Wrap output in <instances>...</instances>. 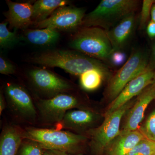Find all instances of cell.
Returning a JSON list of instances; mask_svg holds the SVG:
<instances>
[{
	"label": "cell",
	"mask_w": 155,
	"mask_h": 155,
	"mask_svg": "<svg viewBox=\"0 0 155 155\" xmlns=\"http://www.w3.org/2000/svg\"><path fill=\"white\" fill-rule=\"evenodd\" d=\"M6 2L9 10L6 16L11 27L25 29L33 24V4L30 2H16L8 0Z\"/></svg>",
	"instance_id": "14"
},
{
	"label": "cell",
	"mask_w": 155,
	"mask_h": 155,
	"mask_svg": "<svg viewBox=\"0 0 155 155\" xmlns=\"http://www.w3.org/2000/svg\"><path fill=\"white\" fill-rule=\"evenodd\" d=\"M154 71L147 68L130 81L110 104L105 114L110 115L138 96L150 84L153 83Z\"/></svg>",
	"instance_id": "11"
},
{
	"label": "cell",
	"mask_w": 155,
	"mask_h": 155,
	"mask_svg": "<svg viewBox=\"0 0 155 155\" xmlns=\"http://www.w3.org/2000/svg\"><path fill=\"white\" fill-rule=\"evenodd\" d=\"M152 141L143 140L135 146L127 155H152Z\"/></svg>",
	"instance_id": "24"
},
{
	"label": "cell",
	"mask_w": 155,
	"mask_h": 155,
	"mask_svg": "<svg viewBox=\"0 0 155 155\" xmlns=\"http://www.w3.org/2000/svg\"><path fill=\"white\" fill-rule=\"evenodd\" d=\"M3 92L7 106L16 119L31 125L37 122L35 103L26 89L20 84L9 82L5 84Z\"/></svg>",
	"instance_id": "5"
},
{
	"label": "cell",
	"mask_w": 155,
	"mask_h": 155,
	"mask_svg": "<svg viewBox=\"0 0 155 155\" xmlns=\"http://www.w3.org/2000/svg\"><path fill=\"white\" fill-rule=\"evenodd\" d=\"M155 99V84L153 83L145 88L133 104L127 116L121 132L138 130L140 124L144 118L145 112L151 102Z\"/></svg>",
	"instance_id": "12"
},
{
	"label": "cell",
	"mask_w": 155,
	"mask_h": 155,
	"mask_svg": "<svg viewBox=\"0 0 155 155\" xmlns=\"http://www.w3.org/2000/svg\"><path fill=\"white\" fill-rule=\"evenodd\" d=\"M22 128L15 125L4 127L0 137V155H16L22 142Z\"/></svg>",
	"instance_id": "17"
},
{
	"label": "cell",
	"mask_w": 155,
	"mask_h": 155,
	"mask_svg": "<svg viewBox=\"0 0 155 155\" xmlns=\"http://www.w3.org/2000/svg\"><path fill=\"white\" fill-rule=\"evenodd\" d=\"M153 83L155 84V70L154 71Z\"/></svg>",
	"instance_id": "34"
},
{
	"label": "cell",
	"mask_w": 155,
	"mask_h": 155,
	"mask_svg": "<svg viewBox=\"0 0 155 155\" xmlns=\"http://www.w3.org/2000/svg\"><path fill=\"white\" fill-rule=\"evenodd\" d=\"M16 68L8 60L0 57V73L3 75H13L16 73Z\"/></svg>",
	"instance_id": "26"
},
{
	"label": "cell",
	"mask_w": 155,
	"mask_h": 155,
	"mask_svg": "<svg viewBox=\"0 0 155 155\" xmlns=\"http://www.w3.org/2000/svg\"><path fill=\"white\" fill-rule=\"evenodd\" d=\"M132 104L133 101H130L112 114L105 116L102 124L93 130L91 132L93 141L97 148L105 150L120 134L122 118Z\"/></svg>",
	"instance_id": "10"
},
{
	"label": "cell",
	"mask_w": 155,
	"mask_h": 155,
	"mask_svg": "<svg viewBox=\"0 0 155 155\" xmlns=\"http://www.w3.org/2000/svg\"><path fill=\"white\" fill-rule=\"evenodd\" d=\"M66 152L58 150L45 149L42 155H69Z\"/></svg>",
	"instance_id": "30"
},
{
	"label": "cell",
	"mask_w": 155,
	"mask_h": 155,
	"mask_svg": "<svg viewBox=\"0 0 155 155\" xmlns=\"http://www.w3.org/2000/svg\"><path fill=\"white\" fill-rule=\"evenodd\" d=\"M22 131L23 138L37 142L45 149L68 153L75 152L87 140L86 135L67 130L27 127L22 128Z\"/></svg>",
	"instance_id": "3"
},
{
	"label": "cell",
	"mask_w": 155,
	"mask_h": 155,
	"mask_svg": "<svg viewBox=\"0 0 155 155\" xmlns=\"http://www.w3.org/2000/svg\"><path fill=\"white\" fill-rule=\"evenodd\" d=\"M8 22L0 24V46L2 48H6L16 44L19 41L16 30L10 31L7 27Z\"/></svg>",
	"instance_id": "22"
},
{
	"label": "cell",
	"mask_w": 155,
	"mask_h": 155,
	"mask_svg": "<svg viewBox=\"0 0 155 155\" xmlns=\"http://www.w3.org/2000/svg\"><path fill=\"white\" fill-rule=\"evenodd\" d=\"M147 32L150 38H155V22L151 20L148 23L147 27Z\"/></svg>",
	"instance_id": "29"
},
{
	"label": "cell",
	"mask_w": 155,
	"mask_h": 155,
	"mask_svg": "<svg viewBox=\"0 0 155 155\" xmlns=\"http://www.w3.org/2000/svg\"><path fill=\"white\" fill-rule=\"evenodd\" d=\"M140 130L146 138L155 142V110L150 114Z\"/></svg>",
	"instance_id": "23"
},
{
	"label": "cell",
	"mask_w": 155,
	"mask_h": 155,
	"mask_svg": "<svg viewBox=\"0 0 155 155\" xmlns=\"http://www.w3.org/2000/svg\"><path fill=\"white\" fill-rule=\"evenodd\" d=\"M135 24V13L125 17L108 31H106L113 51H122L132 36Z\"/></svg>",
	"instance_id": "15"
},
{
	"label": "cell",
	"mask_w": 155,
	"mask_h": 155,
	"mask_svg": "<svg viewBox=\"0 0 155 155\" xmlns=\"http://www.w3.org/2000/svg\"><path fill=\"white\" fill-rule=\"evenodd\" d=\"M24 38L32 44L40 46L53 45L60 36L58 31L50 28L27 29L24 31Z\"/></svg>",
	"instance_id": "19"
},
{
	"label": "cell",
	"mask_w": 155,
	"mask_h": 155,
	"mask_svg": "<svg viewBox=\"0 0 155 155\" xmlns=\"http://www.w3.org/2000/svg\"><path fill=\"white\" fill-rule=\"evenodd\" d=\"M84 8L64 6L55 10L47 19L35 24L39 28H50L57 30L71 31L81 26L85 17Z\"/></svg>",
	"instance_id": "9"
},
{
	"label": "cell",
	"mask_w": 155,
	"mask_h": 155,
	"mask_svg": "<svg viewBox=\"0 0 155 155\" xmlns=\"http://www.w3.org/2000/svg\"><path fill=\"white\" fill-rule=\"evenodd\" d=\"M44 150L37 142L23 138L16 155H42Z\"/></svg>",
	"instance_id": "21"
},
{
	"label": "cell",
	"mask_w": 155,
	"mask_h": 155,
	"mask_svg": "<svg viewBox=\"0 0 155 155\" xmlns=\"http://www.w3.org/2000/svg\"><path fill=\"white\" fill-rule=\"evenodd\" d=\"M29 81L40 99H49L62 94L71 92L74 86L70 81L50 70L42 68L31 69Z\"/></svg>",
	"instance_id": "8"
},
{
	"label": "cell",
	"mask_w": 155,
	"mask_h": 155,
	"mask_svg": "<svg viewBox=\"0 0 155 155\" xmlns=\"http://www.w3.org/2000/svg\"><path fill=\"white\" fill-rule=\"evenodd\" d=\"M74 109L67 111L61 122L55 126V129H64L72 132L84 130L91 127L98 119L97 115L92 111Z\"/></svg>",
	"instance_id": "13"
},
{
	"label": "cell",
	"mask_w": 155,
	"mask_h": 155,
	"mask_svg": "<svg viewBox=\"0 0 155 155\" xmlns=\"http://www.w3.org/2000/svg\"><path fill=\"white\" fill-rule=\"evenodd\" d=\"M151 17V20L155 22V4L153 5L152 8Z\"/></svg>",
	"instance_id": "32"
},
{
	"label": "cell",
	"mask_w": 155,
	"mask_h": 155,
	"mask_svg": "<svg viewBox=\"0 0 155 155\" xmlns=\"http://www.w3.org/2000/svg\"><path fill=\"white\" fill-rule=\"evenodd\" d=\"M153 145V153L152 155H155V142L152 141Z\"/></svg>",
	"instance_id": "33"
},
{
	"label": "cell",
	"mask_w": 155,
	"mask_h": 155,
	"mask_svg": "<svg viewBox=\"0 0 155 155\" xmlns=\"http://www.w3.org/2000/svg\"><path fill=\"white\" fill-rule=\"evenodd\" d=\"M139 4L137 0H103L94 10L85 15L81 26L99 27L107 31L135 13Z\"/></svg>",
	"instance_id": "2"
},
{
	"label": "cell",
	"mask_w": 155,
	"mask_h": 155,
	"mask_svg": "<svg viewBox=\"0 0 155 155\" xmlns=\"http://www.w3.org/2000/svg\"><path fill=\"white\" fill-rule=\"evenodd\" d=\"M147 68L152 71L155 70V42L153 45L149 57Z\"/></svg>",
	"instance_id": "28"
},
{
	"label": "cell",
	"mask_w": 155,
	"mask_h": 155,
	"mask_svg": "<svg viewBox=\"0 0 155 155\" xmlns=\"http://www.w3.org/2000/svg\"><path fill=\"white\" fill-rule=\"evenodd\" d=\"M126 55L121 51H114L111 54L109 61L115 66H119L124 64L126 60Z\"/></svg>",
	"instance_id": "27"
},
{
	"label": "cell",
	"mask_w": 155,
	"mask_h": 155,
	"mask_svg": "<svg viewBox=\"0 0 155 155\" xmlns=\"http://www.w3.org/2000/svg\"><path fill=\"white\" fill-rule=\"evenodd\" d=\"M149 56L141 49L133 51L127 61L111 78L106 91V95L114 100L132 79L147 68Z\"/></svg>",
	"instance_id": "7"
},
{
	"label": "cell",
	"mask_w": 155,
	"mask_h": 155,
	"mask_svg": "<svg viewBox=\"0 0 155 155\" xmlns=\"http://www.w3.org/2000/svg\"><path fill=\"white\" fill-rule=\"evenodd\" d=\"M140 130L120 132L105 149L107 155H127L140 142L145 139Z\"/></svg>",
	"instance_id": "16"
},
{
	"label": "cell",
	"mask_w": 155,
	"mask_h": 155,
	"mask_svg": "<svg viewBox=\"0 0 155 155\" xmlns=\"http://www.w3.org/2000/svg\"><path fill=\"white\" fill-rule=\"evenodd\" d=\"M6 106H7V103H6L4 92L2 91L1 92V94H0V114L1 115H2L3 111L5 109Z\"/></svg>",
	"instance_id": "31"
},
{
	"label": "cell",
	"mask_w": 155,
	"mask_h": 155,
	"mask_svg": "<svg viewBox=\"0 0 155 155\" xmlns=\"http://www.w3.org/2000/svg\"><path fill=\"white\" fill-rule=\"evenodd\" d=\"M67 0H38L33 4L32 20L33 24L47 19L55 10L69 4Z\"/></svg>",
	"instance_id": "18"
},
{
	"label": "cell",
	"mask_w": 155,
	"mask_h": 155,
	"mask_svg": "<svg viewBox=\"0 0 155 155\" xmlns=\"http://www.w3.org/2000/svg\"><path fill=\"white\" fill-rule=\"evenodd\" d=\"M29 60L44 67L61 68L72 75L80 76L89 70L98 69L110 75L107 66L102 61L76 51L49 50L34 56Z\"/></svg>",
	"instance_id": "1"
},
{
	"label": "cell",
	"mask_w": 155,
	"mask_h": 155,
	"mask_svg": "<svg viewBox=\"0 0 155 155\" xmlns=\"http://www.w3.org/2000/svg\"><path fill=\"white\" fill-rule=\"evenodd\" d=\"M155 3L154 0H144L143 2L139 22L140 29H144L151 15L152 8Z\"/></svg>",
	"instance_id": "25"
},
{
	"label": "cell",
	"mask_w": 155,
	"mask_h": 155,
	"mask_svg": "<svg viewBox=\"0 0 155 155\" xmlns=\"http://www.w3.org/2000/svg\"><path fill=\"white\" fill-rule=\"evenodd\" d=\"M35 103L39 122L42 125L54 126L61 122L67 111L80 106L79 98L72 92L49 99H37Z\"/></svg>",
	"instance_id": "6"
},
{
	"label": "cell",
	"mask_w": 155,
	"mask_h": 155,
	"mask_svg": "<svg viewBox=\"0 0 155 155\" xmlns=\"http://www.w3.org/2000/svg\"><path fill=\"white\" fill-rule=\"evenodd\" d=\"M70 47L101 61H109L113 52L107 31L97 27H82L70 41Z\"/></svg>",
	"instance_id": "4"
},
{
	"label": "cell",
	"mask_w": 155,
	"mask_h": 155,
	"mask_svg": "<svg viewBox=\"0 0 155 155\" xmlns=\"http://www.w3.org/2000/svg\"><path fill=\"white\" fill-rule=\"evenodd\" d=\"M79 76L81 86L87 91H93L98 88L101 85L103 80L110 77L104 72L98 69L89 70Z\"/></svg>",
	"instance_id": "20"
}]
</instances>
